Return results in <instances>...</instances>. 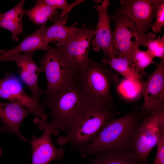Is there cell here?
Returning a JSON list of instances; mask_svg holds the SVG:
<instances>
[{
    "label": "cell",
    "instance_id": "8fae6325",
    "mask_svg": "<svg viewBox=\"0 0 164 164\" xmlns=\"http://www.w3.org/2000/svg\"><path fill=\"white\" fill-rule=\"evenodd\" d=\"M144 101L140 110L144 116L154 111L164 110V59H161L154 71L143 84Z\"/></svg>",
    "mask_w": 164,
    "mask_h": 164
},
{
    "label": "cell",
    "instance_id": "8992f818",
    "mask_svg": "<svg viewBox=\"0 0 164 164\" xmlns=\"http://www.w3.org/2000/svg\"><path fill=\"white\" fill-rule=\"evenodd\" d=\"M111 20L115 24L112 37L116 57H125L132 59V55L135 50L139 48L140 46L145 47L149 40L156 38L153 33L146 34L128 17L116 11L111 17Z\"/></svg>",
    "mask_w": 164,
    "mask_h": 164
},
{
    "label": "cell",
    "instance_id": "7402d4cb",
    "mask_svg": "<svg viewBox=\"0 0 164 164\" xmlns=\"http://www.w3.org/2000/svg\"><path fill=\"white\" fill-rule=\"evenodd\" d=\"M140 80H134L125 78L118 86L119 92L128 100H136L142 92L143 84Z\"/></svg>",
    "mask_w": 164,
    "mask_h": 164
},
{
    "label": "cell",
    "instance_id": "484cf974",
    "mask_svg": "<svg viewBox=\"0 0 164 164\" xmlns=\"http://www.w3.org/2000/svg\"><path fill=\"white\" fill-rule=\"evenodd\" d=\"M155 17L156 21L152 23L151 28L154 33H159L164 25V4L159 7Z\"/></svg>",
    "mask_w": 164,
    "mask_h": 164
},
{
    "label": "cell",
    "instance_id": "277c9868",
    "mask_svg": "<svg viewBox=\"0 0 164 164\" xmlns=\"http://www.w3.org/2000/svg\"><path fill=\"white\" fill-rule=\"evenodd\" d=\"M106 106L91 103L82 116L67 131L59 137L58 144H68L76 150L93 141L101 129L119 113Z\"/></svg>",
    "mask_w": 164,
    "mask_h": 164
},
{
    "label": "cell",
    "instance_id": "d4e9b609",
    "mask_svg": "<svg viewBox=\"0 0 164 164\" xmlns=\"http://www.w3.org/2000/svg\"><path fill=\"white\" fill-rule=\"evenodd\" d=\"M43 1L50 6L56 9H61V12L64 14H68L74 6L84 1L77 0L69 4L65 0H43Z\"/></svg>",
    "mask_w": 164,
    "mask_h": 164
},
{
    "label": "cell",
    "instance_id": "30bf717a",
    "mask_svg": "<svg viewBox=\"0 0 164 164\" xmlns=\"http://www.w3.org/2000/svg\"><path fill=\"white\" fill-rule=\"evenodd\" d=\"M116 12L128 17L142 31L151 27L159 7L164 0H121Z\"/></svg>",
    "mask_w": 164,
    "mask_h": 164
},
{
    "label": "cell",
    "instance_id": "3957f363",
    "mask_svg": "<svg viewBox=\"0 0 164 164\" xmlns=\"http://www.w3.org/2000/svg\"><path fill=\"white\" fill-rule=\"evenodd\" d=\"M118 80L117 74L109 66L90 59L87 65L79 71L76 83L91 102L116 111L110 90Z\"/></svg>",
    "mask_w": 164,
    "mask_h": 164
},
{
    "label": "cell",
    "instance_id": "4316f807",
    "mask_svg": "<svg viewBox=\"0 0 164 164\" xmlns=\"http://www.w3.org/2000/svg\"><path fill=\"white\" fill-rule=\"evenodd\" d=\"M156 145L157 153L152 164H164V135L160 136Z\"/></svg>",
    "mask_w": 164,
    "mask_h": 164
},
{
    "label": "cell",
    "instance_id": "7a4b0ae2",
    "mask_svg": "<svg viewBox=\"0 0 164 164\" xmlns=\"http://www.w3.org/2000/svg\"><path fill=\"white\" fill-rule=\"evenodd\" d=\"M43 102L50 109L54 136L60 131L67 132L92 103L76 83L52 97H45Z\"/></svg>",
    "mask_w": 164,
    "mask_h": 164
},
{
    "label": "cell",
    "instance_id": "d6986e66",
    "mask_svg": "<svg viewBox=\"0 0 164 164\" xmlns=\"http://www.w3.org/2000/svg\"><path fill=\"white\" fill-rule=\"evenodd\" d=\"M87 164H141L135 152L122 151L103 152L92 155Z\"/></svg>",
    "mask_w": 164,
    "mask_h": 164
},
{
    "label": "cell",
    "instance_id": "7c38bea8",
    "mask_svg": "<svg viewBox=\"0 0 164 164\" xmlns=\"http://www.w3.org/2000/svg\"><path fill=\"white\" fill-rule=\"evenodd\" d=\"M39 128L43 131V135L37 138L33 136L29 141L32 149V164H48L52 161H62L65 151L63 147L59 148L53 145L51 139L53 128L50 123L46 121L38 124Z\"/></svg>",
    "mask_w": 164,
    "mask_h": 164
},
{
    "label": "cell",
    "instance_id": "5bb4252c",
    "mask_svg": "<svg viewBox=\"0 0 164 164\" xmlns=\"http://www.w3.org/2000/svg\"><path fill=\"white\" fill-rule=\"evenodd\" d=\"M34 53L8 54L7 61H13L16 63L21 80L31 91L32 97L39 102L40 95L43 94L44 90L38 87V78L43 70L33 59Z\"/></svg>",
    "mask_w": 164,
    "mask_h": 164
},
{
    "label": "cell",
    "instance_id": "2e32d148",
    "mask_svg": "<svg viewBox=\"0 0 164 164\" xmlns=\"http://www.w3.org/2000/svg\"><path fill=\"white\" fill-rule=\"evenodd\" d=\"M68 19V15H62L59 14L53 20L52 25L48 28L44 33V36L48 44L52 43L57 47H62L77 29L76 23L70 27L65 25Z\"/></svg>",
    "mask_w": 164,
    "mask_h": 164
},
{
    "label": "cell",
    "instance_id": "6da1fadb",
    "mask_svg": "<svg viewBox=\"0 0 164 164\" xmlns=\"http://www.w3.org/2000/svg\"><path fill=\"white\" fill-rule=\"evenodd\" d=\"M136 106L120 118L110 120L92 142L77 149L85 158L103 152L125 151L135 152L139 125L144 117Z\"/></svg>",
    "mask_w": 164,
    "mask_h": 164
},
{
    "label": "cell",
    "instance_id": "5b68a950",
    "mask_svg": "<svg viewBox=\"0 0 164 164\" xmlns=\"http://www.w3.org/2000/svg\"><path fill=\"white\" fill-rule=\"evenodd\" d=\"M45 74V97H52L76 83L77 68L67 57L60 47L49 45L44 55L38 58Z\"/></svg>",
    "mask_w": 164,
    "mask_h": 164
},
{
    "label": "cell",
    "instance_id": "ac0fdd59",
    "mask_svg": "<svg viewBox=\"0 0 164 164\" xmlns=\"http://www.w3.org/2000/svg\"><path fill=\"white\" fill-rule=\"evenodd\" d=\"M47 28L45 25L41 26L36 31L25 37L15 47L9 50H4L5 53L9 54L22 52L25 53H31L39 50L46 51L49 44L45 39L44 33Z\"/></svg>",
    "mask_w": 164,
    "mask_h": 164
},
{
    "label": "cell",
    "instance_id": "ffe728a7",
    "mask_svg": "<svg viewBox=\"0 0 164 164\" xmlns=\"http://www.w3.org/2000/svg\"><path fill=\"white\" fill-rule=\"evenodd\" d=\"M32 8L24 12L29 20L36 26L45 25L47 21L53 20L59 15L57 9L48 5L43 0L36 1Z\"/></svg>",
    "mask_w": 164,
    "mask_h": 164
},
{
    "label": "cell",
    "instance_id": "cb8c5ba5",
    "mask_svg": "<svg viewBox=\"0 0 164 164\" xmlns=\"http://www.w3.org/2000/svg\"><path fill=\"white\" fill-rule=\"evenodd\" d=\"M146 52L153 58L164 59V35L159 36L157 39L149 40L145 44Z\"/></svg>",
    "mask_w": 164,
    "mask_h": 164
},
{
    "label": "cell",
    "instance_id": "e0dca14e",
    "mask_svg": "<svg viewBox=\"0 0 164 164\" xmlns=\"http://www.w3.org/2000/svg\"><path fill=\"white\" fill-rule=\"evenodd\" d=\"M25 0H21L11 10L5 13L0 12V28L10 31L15 42L19 40V36L23 32L22 17L25 12Z\"/></svg>",
    "mask_w": 164,
    "mask_h": 164
},
{
    "label": "cell",
    "instance_id": "9a60e30c",
    "mask_svg": "<svg viewBox=\"0 0 164 164\" xmlns=\"http://www.w3.org/2000/svg\"><path fill=\"white\" fill-rule=\"evenodd\" d=\"M31 111L22 106L11 102H0V121L2 124L1 133L14 134L23 142L29 140L22 134L21 125Z\"/></svg>",
    "mask_w": 164,
    "mask_h": 164
},
{
    "label": "cell",
    "instance_id": "603a6c76",
    "mask_svg": "<svg viewBox=\"0 0 164 164\" xmlns=\"http://www.w3.org/2000/svg\"><path fill=\"white\" fill-rule=\"evenodd\" d=\"M153 58L146 51H142L139 48L135 50L131 56L132 61L134 65L142 77L145 78L147 75L145 70V69L152 64H155Z\"/></svg>",
    "mask_w": 164,
    "mask_h": 164
},
{
    "label": "cell",
    "instance_id": "44dd1931",
    "mask_svg": "<svg viewBox=\"0 0 164 164\" xmlns=\"http://www.w3.org/2000/svg\"><path fill=\"white\" fill-rule=\"evenodd\" d=\"M102 63L108 65L125 78L139 80L142 77L133 63L132 60L125 57H118L110 59L104 58Z\"/></svg>",
    "mask_w": 164,
    "mask_h": 164
},
{
    "label": "cell",
    "instance_id": "ba28073f",
    "mask_svg": "<svg viewBox=\"0 0 164 164\" xmlns=\"http://www.w3.org/2000/svg\"><path fill=\"white\" fill-rule=\"evenodd\" d=\"M0 97L19 104L30 110L35 115V124L45 121L47 115L45 106L29 96L25 91L20 82L14 75L7 72L0 80Z\"/></svg>",
    "mask_w": 164,
    "mask_h": 164
},
{
    "label": "cell",
    "instance_id": "4fadbf2b",
    "mask_svg": "<svg viewBox=\"0 0 164 164\" xmlns=\"http://www.w3.org/2000/svg\"><path fill=\"white\" fill-rule=\"evenodd\" d=\"M110 4V1L104 0L101 4L94 7L98 13V20L94 29V37L91 43L93 50L98 52L102 50L104 58L108 59L116 57L113 43L112 32L110 26L111 17L108 11Z\"/></svg>",
    "mask_w": 164,
    "mask_h": 164
},
{
    "label": "cell",
    "instance_id": "f1b7e54d",
    "mask_svg": "<svg viewBox=\"0 0 164 164\" xmlns=\"http://www.w3.org/2000/svg\"><path fill=\"white\" fill-rule=\"evenodd\" d=\"M2 154V149L0 148V156H1Z\"/></svg>",
    "mask_w": 164,
    "mask_h": 164
},
{
    "label": "cell",
    "instance_id": "9c48e42d",
    "mask_svg": "<svg viewBox=\"0 0 164 164\" xmlns=\"http://www.w3.org/2000/svg\"><path fill=\"white\" fill-rule=\"evenodd\" d=\"M94 34L92 26L84 24L77 28L64 45L60 47L65 56L79 71L86 67L89 62L88 53Z\"/></svg>",
    "mask_w": 164,
    "mask_h": 164
},
{
    "label": "cell",
    "instance_id": "52a82bcc",
    "mask_svg": "<svg viewBox=\"0 0 164 164\" xmlns=\"http://www.w3.org/2000/svg\"><path fill=\"white\" fill-rule=\"evenodd\" d=\"M163 135L164 110L153 111L142 118L135 145V153L142 163L149 164V154Z\"/></svg>",
    "mask_w": 164,
    "mask_h": 164
},
{
    "label": "cell",
    "instance_id": "83f0119b",
    "mask_svg": "<svg viewBox=\"0 0 164 164\" xmlns=\"http://www.w3.org/2000/svg\"><path fill=\"white\" fill-rule=\"evenodd\" d=\"M8 55L5 53L3 50H0V62L6 61Z\"/></svg>",
    "mask_w": 164,
    "mask_h": 164
}]
</instances>
